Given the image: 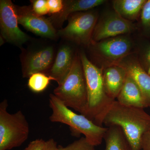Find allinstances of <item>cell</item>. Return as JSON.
I'll return each instance as SVG.
<instances>
[{
	"label": "cell",
	"instance_id": "ffe728a7",
	"mask_svg": "<svg viewBox=\"0 0 150 150\" xmlns=\"http://www.w3.org/2000/svg\"><path fill=\"white\" fill-rule=\"evenodd\" d=\"M141 67L150 76V43H147L142 45L138 57Z\"/></svg>",
	"mask_w": 150,
	"mask_h": 150
},
{
	"label": "cell",
	"instance_id": "8992f818",
	"mask_svg": "<svg viewBox=\"0 0 150 150\" xmlns=\"http://www.w3.org/2000/svg\"><path fill=\"white\" fill-rule=\"evenodd\" d=\"M94 11L80 12L71 15L64 28L59 29L58 35L79 45L89 47L93 42V34L98 19Z\"/></svg>",
	"mask_w": 150,
	"mask_h": 150
},
{
	"label": "cell",
	"instance_id": "83f0119b",
	"mask_svg": "<svg viewBox=\"0 0 150 150\" xmlns=\"http://www.w3.org/2000/svg\"><path fill=\"white\" fill-rule=\"evenodd\" d=\"M52 150H58V146H56Z\"/></svg>",
	"mask_w": 150,
	"mask_h": 150
},
{
	"label": "cell",
	"instance_id": "5bb4252c",
	"mask_svg": "<svg viewBox=\"0 0 150 150\" xmlns=\"http://www.w3.org/2000/svg\"><path fill=\"white\" fill-rule=\"evenodd\" d=\"M127 71L119 65H114L103 69V80L106 94L115 100L123 87L127 77Z\"/></svg>",
	"mask_w": 150,
	"mask_h": 150
},
{
	"label": "cell",
	"instance_id": "6da1fadb",
	"mask_svg": "<svg viewBox=\"0 0 150 150\" xmlns=\"http://www.w3.org/2000/svg\"><path fill=\"white\" fill-rule=\"evenodd\" d=\"M96 124L121 128L131 150H142V137L150 129V115L144 108L128 106L115 100L105 111Z\"/></svg>",
	"mask_w": 150,
	"mask_h": 150
},
{
	"label": "cell",
	"instance_id": "7a4b0ae2",
	"mask_svg": "<svg viewBox=\"0 0 150 150\" xmlns=\"http://www.w3.org/2000/svg\"><path fill=\"white\" fill-rule=\"evenodd\" d=\"M49 102L52 110L49 117L51 122L68 125L76 133L83 134L94 146L101 144L107 127L98 126L84 115L74 112L54 94L49 95Z\"/></svg>",
	"mask_w": 150,
	"mask_h": 150
},
{
	"label": "cell",
	"instance_id": "4316f807",
	"mask_svg": "<svg viewBox=\"0 0 150 150\" xmlns=\"http://www.w3.org/2000/svg\"><path fill=\"white\" fill-rule=\"evenodd\" d=\"M4 38L1 35V37H0V45L1 46H2L4 43Z\"/></svg>",
	"mask_w": 150,
	"mask_h": 150
},
{
	"label": "cell",
	"instance_id": "ba28073f",
	"mask_svg": "<svg viewBox=\"0 0 150 150\" xmlns=\"http://www.w3.org/2000/svg\"><path fill=\"white\" fill-rule=\"evenodd\" d=\"M135 25L120 16L114 10L106 12L98 19L93 34L94 42H98L134 31Z\"/></svg>",
	"mask_w": 150,
	"mask_h": 150
},
{
	"label": "cell",
	"instance_id": "9a60e30c",
	"mask_svg": "<svg viewBox=\"0 0 150 150\" xmlns=\"http://www.w3.org/2000/svg\"><path fill=\"white\" fill-rule=\"evenodd\" d=\"M74 57L71 46L62 45L59 48L53 64L47 75L60 84L70 71Z\"/></svg>",
	"mask_w": 150,
	"mask_h": 150
},
{
	"label": "cell",
	"instance_id": "52a82bcc",
	"mask_svg": "<svg viewBox=\"0 0 150 150\" xmlns=\"http://www.w3.org/2000/svg\"><path fill=\"white\" fill-rule=\"evenodd\" d=\"M133 42L125 35L110 38L98 42H93L89 46L100 68L117 65L132 54Z\"/></svg>",
	"mask_w": 150,
	"mask_h": 150
},
{
	"label": "cell",
	"instance_id": "5b68a950",
	"mask_svg": "<svg viewBox=\"0 0 150 150\" xmlns=\"http://www.w3.org/2000/svg\"><path fill=\"white\" fill-rule=\"evenodd\" d=\"M7 100L0 103V150H10L23 144L29 137V125L25 115L19 110L8 112Z\"/></svg>",
	"mask_w": 150,
	"mask_h": 150
},
{
	"label": "cell",
	"instance_id": "603a6c76",
	"mask_svg": "<svg viewBox=\"0 0 150 150\" xmlns=\"http://www.w3.org/2000/svg\"><path fill=\"white\" fill-rule=\"evenodd\" d=\"M142 29L146 33H150V0H146L140 16Z\"/></svg>",
	"mask_w": 150,
	"mask_h": 150
},
{
	"label": "cell",
	"instance_id": "7c38bea8",
	"mask_svg": "<svg viewBox=\"0 0 150 150\" xmlns=\"http://www.w3.org/2000/svg\"><path fill=\"white\" fill-rule=\"evenodd\" d=\"M123 67L139 88L147 107L150 108V76L143 69L138 58L132 54L118 64Z\"/></svg>",
	"mask_w": 150,
	"mask_h": 150
},
{
	"label": "cell",
	"instance_id": "9c48e42d",
	"mask_svg": "<svg viewBox=\"0 0 150 150\" xmlns=\"http://www.w3.org/2000/svg\"><path fill=\"white\" fill-rule=\"evenodd\" d=\"M16 6L10 0L0 1V28L1 35L9 43L21 46L29 37L18 27Z\"/></svg>",
	"mask_w": 150,
	"mask_h": 150
},
{
	"label": "cell",
	"instance_id": "277c9868",
	"mask_svg": "<svg viewBox=\"0 0 150 150\" xmlns=\"http://www.w3.org/2000/svg\"><path fill=\"white\" fill-rule=\"evenodd\" d=\"M53 94L67 107L85 115L87 106V93L79 55L75 56L70 71L63 81L54 90Z\"/></svg>",
	"mask_w": 150,
	"mask_h": 150
},
{
	"label": "cell",
	"instance_id": "30bf717a",
	"mask_svg": "<svg viewBox=\"0 0 150 150\" xmlns=\"http://www.w3.org/2000/svg\"><path fill=\"white\" fill-rule=\"evenodd\" d=\"M19 24L35 35L43 38L56 39L58 31L49 19L37 15L31 6H16Z\"/></svg>",
	"mask_w": 150,
	"mask_h": 150
},
{
	"label": "cell",
	"instance_id": "7402d4cb",
	"mask_svg": "<svg viewBox=\"0 0 150 150\" xmlns=\"http://www.w3.org/2000/svg\"><path fill=\"white\" fill-rule=\"evenodd\" d=\"M94 147L85 137H82L66 146H58V150H95Z\"/></svg>",
	"mask_w": 150,
	"mask_h": 150
},
{
	"label": "cell",
	"instance_id": "ac0fdd59",
	"mask_svg": "<svg viewBox=\"0 0 150 150\" xmlns=\"http://www.w3.org/2000/svg\"><path fill=\"white\" fill-rule=\"evenodd\" d=\"M103 140L105 150H131L129 142L122 129L119 126L107 127Z\"/></svg>",
	"mask_w": 150,
	"mask_h": 150
},
{
	"label": "cell",
	"instance_id": "484cf974",
	"mask_svg": "<svg viewBox=\"0 0 150 150\" xmlns=\"http://www.w3.org/2000/svg\"><path fill=\"white\" fill-rule=\"evenodd\" d=\"M142 150H150V129L145 133L142 137Z\"/></svg>",
	"mask_w": 150,
	"mask_h": 150
},
{
	"label": "cell",
	"instance_id": "2e32d148",
	"mask_svg": "<svg viewBox=\"0 0 150 150\" xmlns=\"http://www.w3.org/2000/svg\"><path fill=\"white\" fill-rule=\"evenodd\" d=\"M116 99L119 103L126 106L147 108L139 88L128 74Z\"/></svg>",
	"mask_w": 150,
	"mask_h": 150
},
{
	"label": "cell",
	"instance_id": "4fadbf2b",
	"mask_svg": "<svg viewBox=\"0 0 150 150\" xmlns=\"http://www.w3.org/2000/svg\"><path fill=\"white\" fill-rule=\"evenodd\" d=\"M105 0H67L64 1L62 11L51 15L48 18L54 27H61L71 15L80 12L86 11L103 4Z\"/></svg>",
	"mask_w": 150,
	"mask_h": 150
},
{
	"label": "cell",
	"instance_id": "d4e9b609",
	"mask_svg": "<svg viewBox=\"0 0 150 150\" xmlns=\"http://www.w3.org/2000/svg\"><path fill=\"white\" fill-rule=\"evenodd\" d=\"M48 13L54 15L60 13L64 7V1L47 0Z\"/></svg>",
	"mask_w": 150,
	"mask_h": 150
},
{
	"label": "cell",
	"instance_id": "e0dca14e",
	"mask_svg": "<svg viewBox=\"0 0 150 150\" xmlns=\"http://www.w3.org/2000/svg\"><path fill=\"white\" fill-rule=\"evenodd\" d=\"M146 0H113V10L120 16L132 22L140 18L141 12Z\"/></svg>",
	"mask_w": 150,
	"mask_h": 150
},
{
	"label": "cell",
	"instance_id": "44dd1931",
	"mask_svg": "<svg viewBox=\"0 0 150 150\" xmlns=\"http://www.w3.org/2000/svg\"><path fill=\"white\" fill-rule=\"evenodd\" d=\"M57 146V143L54 139L47 141L37 139L30 142L24 150H52Z\"/></svg>",
	"mask_w": 150,
	"mask_h": 150
},
{
	"label": "cell",
	"instance_id": "d6986e66",
	"mask_svg": "<svg viewBox=\"0 0 150 150\" xmlns=\"http://www.w3.org/2000/svg\"><path fill=\"white\" fill-rule=\"evenodd\" d=\"M53 79L46 74L37 73L33 74L29 77L28 86L33 92H42L44 91Z\"/></svg>",
	"mask_w": 150,
	"mask_h": 150
},
{
	"label": "cell",
	"instance_id": "cb8c5ba5",
	"mask_svg": "<svg viewBox=\"0 0 150 150\" xmlns=\"http://www.w3.org/2000/svg\"><path fill=\"white\" fill-rule=\"evenodd\" d=\"M30 2L33 11L37 15L43 16L48 13L47 0H33Z\"/></svg>",
	"mask_w": 150,
	"mask_h": 150
},
{
	"label": "cell",
	"instance_id": "8fae6325",
	"mask_svg": "<svg viewBox=\"0 0 150 150\" xmlns=\"http://www.w3.org/2000/svg\"><path fill=\"white\" fill-rule=\"evenodd\" d=\"M55 53V49L52 46H43L28 52L22 62L23 77H29L37 73L47 75L56 58Z\"/></svg>",
	"mask_w": 150,
	"mask_h": 150
},
{
	"label": "cell",
	"instance_id": "3957f363",
	"mask_svg": "<svg viewBox=\"0 0 150 150\" xmlns=\"http://www.w3.org/2000/svg\"><path fill=\"white\" fill-rule=\"evenodd\" d=\"M87 93V106L85 116L96 124L105 111L114 101L105 93L103 80V69L96 66L84 52L80 54Z\"/></svg>",
	"mask_w": 150,
	"mask_h": 150
}]
</instances>
